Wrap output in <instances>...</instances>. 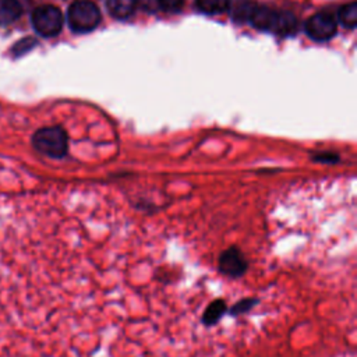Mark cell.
<instances>
[{"instance_id": "cell-1", "label": "cell", "mask_w": 357, "mask_h": 357, "mask_svg": "<svg viewBox=\"0 0 357 357\" xmlns=\"http://www.w3.org/2000/svg\"><path fill=\"white\" fill-rule=\"evenodd\" d=\"M0 357H41L38 279L10 253H0Z\"/></svg>"}, {"instance_id": "cell-2", "label": "cell", "mask_w": 357, "mask_h": 357, "mask_svg": "<svg viewBox=\"0 0 357 357\" xmlns=\"http://www.w3.org/2000/svg\"><path fill=\"white\" fill-rule=\"evenodd\" d=\"M247 20L256 30L274 32L278 35H292L299 27L293 14L263 6H253Z\"/></svg>"}, {"instance_id": "cell-3", "label": "cell", "mask_w": 357, "mask_h": 357, "mask_svg": "<svg viewBox=\"0 0 357 357\" xmlns=\"http://www.w3.org/2000/svg\"><path fill=\"white\" fill-rule=\"evenodd\" d=\"M68 23L72 31L87 34L99 26L101 12L90 0H76L68 10Z\"/></svg>"}, {"instance_id": "cell-4", "label": "cell", "mask_w": 357, "mask_h": 357, "mask_svg": "<svg viewBox=\"0 0 357 357\" xmlns=\"http://www.w3.org/2000/svg\"><path fill=\"white\" fill-rule=\"evenodd\" d=\"M32 144L41 154L50 158H63L68 154V134L61 127H45L34 134Z\"/></svg>"}, {"instance_id": "cell-5", "label": "cell", "mask_w": 357, "mask_h": 357, "mask_svg": "<svg viewBox=\"0 0 357 357\" xmlns=\"http://www.w3.org/2000/svg\"><path fill=\"white\" fill-rule=\"evenodd\" d=\"M31 23L34 30L41 37L52 38L61 34L65 24V17L57 8L46 5L34 10L31 16Z\"/></svg>"}, {"instance_id": "cell-6", "label": "cell", "mask_w": 357, "mask_h": 357, "mask_svg": "<svg viewBox=\"0 0 357 357\" xmlns=\"http://www.w3.org/2000/svg\"><path fill=\"white\" fill-rule=\"evenodd\" d=\"M247 269L249 261L245 253L237 246H230L219 254L218 271L221 275L229 279H239L247 272Z\"/></svg>"}, {"instance_id": "cell-7", "label": "cell", "mask_w": 357, "mask_h": 357, "mask_svg": "<svg viewBox=\"0 0 357 357\" xmlns=\"http://www.w3.org/2000/svg\"><path fill=\"white\" fill-rule=\"evenodd\" d=\"M305 30L306 34L317 42L329 41L336 35L338 31L336 19L329 12H320L306 21Z\"/></svg>"}, {"instance_id": "cell-8", "label": "cell", "mask_w": 357, "mask_h": 357, "mask_svg": "<svg viewBox=\"0 0 357 357\" xmlns=\"http://www.w3.org/2000/svg\"><path fill=\"white\" fill-rule=\"evenodd\" d=\"M106 8L116 20H127L134 14L137 2L136 0H106Z\"/></svg>"}, {"instance_id": "cell-9", "label": "cell", "mask_w": 357, "mask_h": 357, "mask_svg": "<svg viewBox=\"0 0 357 357\" xmlns=\"http://www.w3.org/2000/svg\"><path fill=\"white\" fill-rule=\"evenodd\" d=\"M227 303L225 299H215L212 300L207 309L204 310V314L201 317V323L205 325V327H214L216 325L222 318L223 316L227 313Z\"/></svg>"}, {"instance_id": "cell-10", "label": "cell", "mask_w": 357, "mask_h": 357, "mask_svg": "<svg viewBox=\"0 0 357 357\" xmlns=\"http://www.w3.org/2000/svg\"><path fill=\"white\" fill-rule=\"evenodd\" d=\"M23 14V6L19 0H0V26L17 21Z\"/></svg>"}, {"instance_id": "cell-11", "label": "cell", "mask_w": 357, "mask_h": 357, "mask_svg": "<svg viewBox=\"0 0 357 357\" xmlns=\"http://www.w3.org/2000/svg\"><path fill=\"white\" fill-rule=\"evenodd\" d=\"M230 0H196V6L200 12L208 16H215L229 9Z\"/></svg>"}, {"instance_id": "cell-12", "label": "cell", "mask_w": 357, "mask_h": 357, "mask_svg": "<svg viewBox=\"0 0 357 357\" xmlns=\"http://www.w3.org/2000/svg\"><path fill=\"white\" fill-rule=\"evenodd\" d=\"M338 19L345 28H347V30L356 28V24H357V3L351 2V3H347V5L342 6L339 13H338Z\"/></svg>"}, {"instance_id": "cell-13", "label": "cell", "mask_w": 357, "mask_h": 357, "mask_svg": "<svg viewBox=\"0 0 357 357\" xmlns=\"http://www.w3.org/2000/svg\"><path fill=\"white\" fill-rule=\"evenodd\" d=\"M258 299L257 297H243L239 302H236L230 309H227V313L233 317H239L243 316L249 312H252L257 305H258Z\"/></svg>"}, {"instance_id": "cell-14", "label": "cell", "mask_w": 357, "mask_h": 357, "mask_svg": "<svg viewBox=\"0 0 357 357\" xmlns=\"http://www.w3.org/2000/svg\"><path fill=\"white\" fill-rule=\"evenodd\" d=\"M185 0H158V10L165 13H177L182 10Z\"/></svg>"}, {"instance_id": "cell-15", "label": "cell", "mask_w": 357, "mask_h": 357, "mask_svg": "<svg viewBox=\"0 0 357 357\" xmlns=\"http://www.w3.org/2000/svg\"><path fill=\"white\" fill-rule=\"evenodd\" d=\"M137 5L150 13L158 12V0H136Z\"/></svg>"}]
</instances>
